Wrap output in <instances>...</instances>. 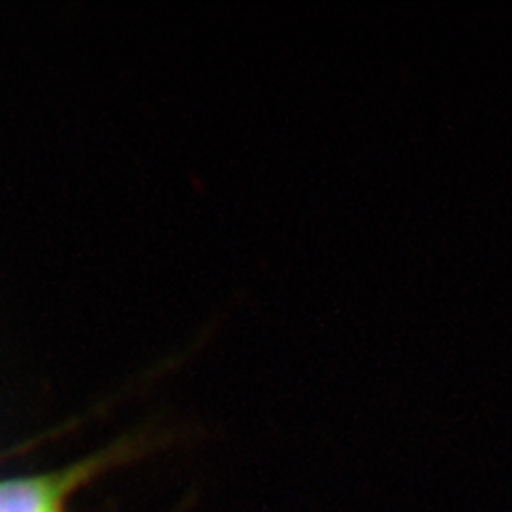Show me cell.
<instances>
[{
	"mask_svg": "<svg viewBox=\"0 0 512 512\" xmlns=\"http://www.w3.org/2000/svg\"><path fill=\"white\" fill-rule=\"evenodd\" d=\"M96 466L99 457L58 474L0 480V512H60L64 495Z\"/></svg>",
	"mask_w": 512,
	"mask_h": 512,
	"instance_id": "cell-1",
	"label": "cell"
}]
</instances>
